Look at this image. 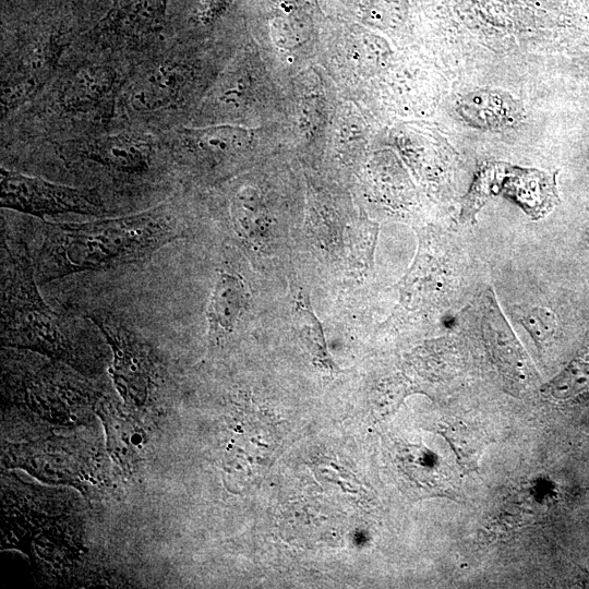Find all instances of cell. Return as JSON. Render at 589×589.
I'll return each mask as SVG.
<instances>
[{"label":"cell","mask_w":589,"mask_h":589,"mask_svg":"<svg viewBox=\"0 0 589 589\" xmlns=\"http://www.w3.org/2000/svg\"><path fill=\"white\" fill-rule=\"evenodd\" d=\"M180 237L170 209L86 223L46 224L33 260L38 284L141 263Z\"/></svg>","instance_id":"cell-1"},{"label":"cell","mask_w":589,"mask_h":589,"mask_svg":"<svg viewBox=\"0 0 589 589\" xmlns=\"http://www.w3.org/2000/svg\"><path fill=\"white\" fill-rule=\"evenodd\" d=\"M5 255L1 279L2 345L32 349L76 364L75 347L63 321L41 298L33 260L25 242L2 243Z\"/></svg>","instance_id":"cell-2"},{"label":"cell","mask_w":589,"mask_h":589,"mask_svg":"<svg viewBox=\"0 0 589 589\" xmlns=\"http://www.w3.org/2000/svg\"><path fill=\"white\" fill-rule=\"evenodd\" d=\"M111 347V374L121 396L135 406L146 402L156 387L157 371L151 350L118 316L94 310L87 314Z\"/></svg>","instance_id":"cell-3"},{"label":"cell","mask_w":589,"mask_h":589,"mask_svg":"<svg viewBox=\"0 0 589 589\" xmlns=\"http://www.w3.org/2000/svg\"><path fill=\"white\" fill-rule=\"evenodd\" d=\"M1 204L40 218L63 213L100 215L105 212L103 204L92 193L3 168Z\"/></svg>","instance_id":"cell-4"},{"label":"cell","mask_w":589,"mask_h":589,"mask_svg":"<svg viewBox=\"0 0 589 589\" xmlns=\"http://www.w3.org/2000/svg\"><path fill=\"white\" fill-rule=\"evenodd\" d=\"M502 179L500 163L481 170L480 188L485 199L503 191L533 217H541L558 203L554 175L503 164Z\"/></svg>","instance_id":"cell-5"},{"label":"cell","mask_w":589,"mask_h":589,"mask_svg":"<svg viewBox=\"0 0 589 589\" xmlns=\"http://www.w3.org/2000/svg\"><path fill=\"white\" fill-rule=\"evenodd\" d=\"M456 112L469 125L498 130L517 124L522 107L507 92L477 89L464 95L456 104Z\"/></svg>","instance_id":"cell-6"},{"label":"cell","mask_w":589,"mask_h":589,"mask_svg":"<svg viewBox=\"0 0 589 589\" xmlns=\"http://www.w3.org/2000/svg\"><path fill=\"white\" fill-rule=\"evenodd\" d=\"M249 302V291L242 277L220 272L206 308L209 338L219 341L230 335Z\"/></svg>","instance_id":"cell-7"},{"label":"cell","mask_w":589,"mask_h":589,"mask_svg":"<svg viewBox=\"0 0 589 589\" xmlns=\"http://www.w3.org/2000/svg\"><path fill=\"white\" fill-rule=\"evenodd\" d=\"M87 156L103 167L125 175L145 172L151 164V149L135 137L113 135L95 141Z\"/></svg>","instance_id":"cell-8"},{"label":"cell","mask_w":589,"mask_h":589,"mask_svg":"<svg viewBox=\"0 0 589 589\" xmlns=\"http://www.w3.org/2000/svg\"><path fill=\"white\" fill-rule=\"evenodd\" d=\"M61 444L38 442L23 446L14 454L21 466L47 481L67 482L74 484L82 478L80 466L74 456Z\"/></svg>","instance_id":"cell-9"},{"label":"cell","mask_w":589,"mask_h":589,"mask_svg":"<svg viewBox=\"0 0 589 589\" xmlns=\"http://www.w3.org/2000/svg\"><path fill=\"white\" fill-rule=\"evenodd\" d=\"M168 0H120L101 28L124 36L145 34L160 26Z\"/></svg>","instance_id":"cell-10"},{"label":"cell","mask_w":589,"mask_h":589,"mask_svg":"<svg viewBox=\"0 0 589 589\" xmlns=\"http://www.w3.org/2000/svg\"><path fill=\"white\" fill-rule=\"evenodd\" d=\"M182 83L176 64L163 63L147 72L134 86L131 103L137 109L154 110L171 103Z\"/></svg>","instance_id":"cell-11"},{"label":"cell","mask_w":589,"mask_h":589,"mask_svg":"<svg viewBox=\"0 0 589 589\" xmlns=\"http://www.w3.org/2000/svg\"><path fill=\"white\" fill-rule=\"evenodd\" d=\"M116 74L106 67L76 72L64 85L61 100L68 109H86L103 100L113 87Z\"/></svg>","instance_id":"cell-12"},{"label":"cell","mask_w":589,"mask_h":589,"mask_svg":"<svg viewBox=\"0 0 589 589\" xmlns=\"http://www.w3.org/2000/svg\"><path fill=\"white\" fill-rule=\"evenodd\" d=\"M101 417L108 432L110 452L123 469L132 468L136 460V448L140 442H135L137 435L132 426L122 418L116 417L109 410L103 408Z\"/></svg>","instance_id":"cell-13"},{"label":"cell","mask_w":589,"mask_h":589,"mask_svg":"<svg viewBox=\"0 0 589 589\" xmlns=\"http://www.w3.org/2000/svg\"><path fill=\"white\" fill-rule=\"evenodd\" d=\"M484 323L486 335L491 340V346L497 361L503 365L509 364L514 366L517 365L516 363H520L521 356L517 341L506 322H503L497 306L496 310L493 308L485 313Z\"/></svg>","instance_id":"cell-14"},{"label":"cell","mask_w":589,"mask_h":589,"mask_svg":"<svg viewBox=\"0 0 589 589\" xmlns=\"http://www.w3.org/2000/svg\"><path fill=\"white\" fill-rule=\"evenodd\" d=\"M188 143L196 149L212 154H226L241 147L244 134L235 128H211L205 130L187 131Z\"/></svg>","instance_id":"cell-15"},{"label":"cell","mask_w":589,"mask_h":589,"mask_svg":"<svg viewBox=\"0 0 589 589\" xmlns=\"http://www.w3.org/2000/svg\"><path fill=\"white\" fill-rule=\"evenodd\" d=\"M588 384L589 364L575 361L549 384V388L556 398H568L586 388Z\"/></svg>","instance_id":"cell-16"},{"label":"cell","mask_w":589,"mask_h":589,"mask_svg":"<svg viewBox=\"0 0 589 589\" xmlns=\"http://www.w3.org/2000/svg\"><path fill=\"white\" fill-rule=\"evenodd\" d=\"M521 323L539 345L546 340L555 330L554 314L544 308H532L521 316Z\"/></svg>","instance_id":"cell-17"},{"label":"cell","mask_w":589,"mask_h":589,"mask_svg":"<svg viewBox=\"0 0 589 589\" xmlns=\"http://www.w3.org/2000/svg\"><path fill=\"white\" fill-rule=\"evenodd\" d=\"M229 0H203L201 14L203 19H212L216 16L227 4Z\"/></svg>","instance_id":"cell-18"}]
</instances>
